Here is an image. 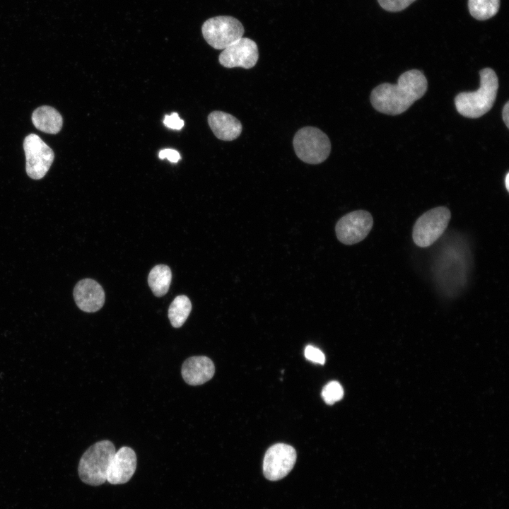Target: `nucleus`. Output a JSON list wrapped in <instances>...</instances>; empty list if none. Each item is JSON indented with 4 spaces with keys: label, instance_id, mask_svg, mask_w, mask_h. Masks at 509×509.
<instances>
[{
    "label": "nucleus",
    "instance_id": "f257e3e1",
    "mask_svg": "<svg viewBox=\"0 0 509 509\" xmlns=\"http://www.w3.org/2000/svg\"><path fill=\"white\" fill-rule=\"evenodd\" d=\"M428 82L419 70L411 69L402 74L397 83H382L370 94V103L377 111L389 115L403 113L426 93Z\"/></svg>",
    "mask_w": 509,
    "mask_h": 509
},
{
    "label": "nucleus",
    "instance_id": "f03ea898",
    "mask_svg": "<svg viewBox=\"0 0 509 509\" xmlns=\"http://www.w3.org/2000/svg\"><path fill=\"white\" fill-rule=\"evenodd\" d=\"M480 86L474 92H462L455 98L457 112L468 118H479L488 112L496 100L498 79L491 68L479 71Z\"/></svg>",
    "mask_w": 509,
    "mask_h": 509
},
{
    "label": "nucleus",
    "instance_id": "7ed1b4c3",
    "mask_svg": "<svg viewBox=\"0 0 509 509\" xmlns=\"http://www.w3.org/2000/svg\"><path fill=\"white\" fill-rule=\"evenodd\" d=\"M115 452L114 444L107 440L98 441L89 447L78 463V472L81 481L90 486L104 484Z\"/></svg>",
    "mask_w": 509,
    "mask_h": 509
},
{
    "label": "nucleus",
    "instance_id": "20e7f679",
    "mask_svg": "<svg viewBox=\"0 0 509 509\" xmlns=\"http://www.w3.org/2000/svg\"><path fill=\"white\" fill-rule=\"evenodd\" d=\"M293 143L298 158L309 164L322 163L331 151V143L327 134L313 127L299 129L294 136Z\"/></svg>",
    "mask_w": 509,
    "mask_h": 509
},
{
    "label": "nucleus",
    "instance_id": "39448f33",
    "mask_svg": "<svg viewBox=\"0 0 509 509\" xmlns=\"http://www.w3.org/2000/svg\"><path fill=\"white\" fill-rule=\"evenodd\" d=\"M450 218V211L445 206L427 211L414 225L412 238L414 243L420 247L433 245L446 230Z\"/></svg>",
    "mask_w": 509,
    "mask_h": 509
},
{
    "label": "nucleus",
    "instance_id": "423d86ee",
    "mask_svg": "<svg viewBox=\"0 0 509 509\" xmlns=\"http://www.w3.org/2000/svg\"><path fill=\"white\" fill-rule=\"evenodd\" d=\"M206 42L216 49H224L242 37L244 28L236 18L219 16L207 19L201 26Z\"/></svg>",
    "mask_w": 509,
    "mask_h": 509
},
{
    "label": "nucleus",
    "instance_id": "0eeeda50",
    "mask_svg": "<svg viewBox=\"0 0 509 509\" xmlns=\"http://www.w3.org/2000/svg\"><path fill=\"white\" fill-rule=\"evenodd\" d=\"M26 160V172L34 180L42 178L51 167L54 154L37 135H28L23 142Z\"/></svg>",
    "mask_w": 509,
    "mask_h": 509
},
{
    "label": "nucleus",
    "instance_id": "6e6552de",
    "mask_svg": "<svg viewBox=\"0 0 509 509\" xmlns=\"http://www.w3.org/2000/svg\"><path fill=\"white\" fill-rule=\"evenodd\" d=\"M373 226L372 215L365 210H357L342 216L337 223V239L343 244H356L366 238Z\"/></svg>",
    "mask_w": 509,
    "mask_h": 509
},
{
    "label": "nucleus",
    "instance_id": "1a4fd4ad",
    "mask_svg": "<svg viewBox=\"0 0 509 509\" xmlns=\"http://www.w3.org/2000/svg\"><path fill=\"white\" fill-rule=\"evenodd\" d=\"M296 450L285 443L271 445L266 452L263 460V473L271 481L285 477L293 469L296 461Z\"/></svg>",
    "mask_w": 509,
    "mask_h": 509
},
{
    "label": "nucleus",
    "instance_id": "9d476101",
    "mask_svg": "<svg viewBox=\"0 0 509 509\" xmlns=\"http://www.w3.org/2000/svg\"><path fill=\"white\" fill-rule=\"evenodd\" d=\"M258 58L256 42L247 37H241L221 52L218 61L226 68L242 67L247 69L256 65Z\"/></svg>",
    "mask_w": 509,
    "mask_h": 509
},
{
    "label": "nucleus",
    "instance_id": "9b49d317",
    "mask_svg": "<svg viewBox=\"0 0 509 509\" xmlns=\"http://www.w3.org/2000/svg\"><path fill=\"white\" fill-rule=\"evenodd\" d=\"M136 468V455L134 450L123 446L115 452L108 467L106 481L122 484L130 480Z\"/></svg>",
    "mask_w": 509,
    "mask_h": 509
},
{
    "label": "nucleus",
    "instance_id": "f8f14e48",
    "mask_svg": "<svg viewBox=\"0 0 509 509\" xmlns=\"http://www.w3.org/2000/svg\"><path fill=\"white\" fill-rule=\"evenodd\" d=\"M74 298L79 309L86 312H95L103 306L105 296L103 288L97 281L84 279L75 286Z\"/></svg>",
    "mask_w": 509,
    "mask_h": 509
},
{
    "label": "nucleus",
    "instance_id": "ddd939ff",
    "mask_svg": "<svg viewBox=\"0 0 509 509\" xmlns=\"http://www.w3.org/2000/svg\"><path fill=\"white\" fill-rule=\"evenodd\" d=\"M182 376L189 385H200L210 380L215 373L213 361L205 356L188 358L182 365Z\"/></svg>",
    "mask_w": 509,
    "mask_h": 509
},
{
    "label": "nucleus",
    "instance_id": "4468645a",
    "mask_svg": "<svg viewBox=\"0 0 509 509\" xmlns=\"http://www.w3.org/2000/svg\"><path fill=\"white\" fill-rule=\"evenodd\" d=\"M208 123L214 135L223 141L237 139L242 130V124L236 117L222 111L211 112Z\"/></svg>",
    "mask_w": 509,
    "mask_h": 509
},
{
    "label": "nucleus",
    "instance_id": "2eb2a0df",
    "mask_svg": "<svg viewBox=\"0 0 509 509\" xmlns=\"http://www.w3.org/2000/svg\"><path fill=\"white\" fill-rule=\"evenodd\" d=\"M32 121L37 129L52 134L58 133L63 124L59 112L49 106L37 107L33 113Z\"/></svg>",
    "mask_w": 509,
    "mask_h": 509
},
{
    "label": "nucleus",
    "instance_id": "dca6fc26",
    "mask_svg": "<svg viewBox=\"0 0 509 509\" xmlns=\"http://www.w3.org/2000/svg\"><path fill=\"white\" fill-rule=\"evenodd\" d=\"M171 279L170 267L165 264H158L150 271L148 283L153 293L157 297H161L168 293Z\"/></svg>",
    "mask_w": 509,
    "mask_h": 509
},
{
    "label": "nucleus",
    "instance_id": "f3484780",
    "mask_svg": "<svg viewBox=\"0 0 509 509\" xmlns=\"http://www.w3.org/2000/svg\"><path fill=\"white\" fill-rule=\"evenodd\" d=\"M192 310L189 298L181 295L177 296L168 308V318L172 327L179 328L185 322Z\"/></svg>",
    "mask_w": 509,
    "mask_h": 509
},
{
    "label": "nucleus",
    "instance_id": "a211bd4d",
    "mask_svg": "<svg viewBox=\"0 0 509 509\" xmlns=\"http://www.w3.org/2000/svg\"><path fill=\"white\" fill-rule=\"evenodd\" d=\"M499 6L500 0H468L470 14L479 21L494 16L498 11Z\"/></svg>",
    "mask_w": 509,
    "mask_h": 509
},
{
    "label": "nucleus",
    "instance_id": "6ab92c4d",
    "mask_svg": "<svg viewBox=\"0 0 509 509\" xmlns=\"http://www.w3.org/2000/svg\"><path fill=\"white\" fill-rule=\"evenodd\" d=\"M322 397L327 404L332 405L344 397V389L337 381L328 382L322 390Z\"/></svg>",
    "mask_w": 509,
    "mask_h": 509
},
{
    "label": "nucleus",
    "instance_id": "aec40b11",
    "mask_svg": "<svg viewBox=\"0 0 509 509\" xmlns=\"http://www.w3.org/2000/svg\"><path fill=\"white\" fill-rule=\"evenodd\" d=\"M415 1L416 0H378L382 8L392 12L404 10Z\"/></svg>",
    "mask_w": 509,
    "mask_h": 509
},
{
    "label": "nucleus",
    "instance_id": "412c9836",
    "mask_svg": "<svg viewBox=\"0 0 509 509\" xmlns=\"http://www.w3.org/2000/svg\"><path fill=\"white\" fill-rule=\"evenodd\" d=\"M304 353L307 360L321 365L324 364L325 356L318 348L308 345L305 347Z\"/></svg>",
    "mask_w": 509,
    "mask_h": 509
},
{
    "label": "nucleus",
    "instance_id": "4be33fe9",
    "mask_svg": "<svg viewBox=\"0 0 509 509\" xmlns=\"http://www.w3.org/2000/svg\"><path fill=\"white\" fill-rule=\"evenodd\" d=\"M163 123L165 127L176 130L181 129L184 126V121L179 117L177 112L165 115Z\"/></svg>",
    "mask_w": 509,
    "mask_h": 509
},
{
    "label": "nucleus",
    "instance_id": "5701e85b",
    "mask_svg": "<svg viewBox=\"0 0 509 509\" xmlns=\"http://www.w3.org/2000/svg\"><path fill=\"white\" fill-rule=\"evenodd\" d=\"M158 156L160 159L167 158L172 163H177L180 159V153L177 151L170 148H166L160 151L158 153Z\"/></svg>",
    "mask_w": 509,
    "mask_h": 509
},
{
    "label": "nucleus",
    "instance_id": "b1692460",
    "mask_svg": "<svg viewBox=\"0 0 509 509\" xmlns=\"http://www.w3.org/2000/svg\"><path fill=\"white\" fill-rule=\"evenodd\" d=\"M502 117L506 127H509V102H506L502 110Z\"/></svg>",
    "mask_w": 509,
    "mask_h": 509
},
{
    "label": "nucleus",
    "instance_id": "393cba45",
    "mask_svg": "<svg viewBox=\"0 0 509 509\" xmlns=\"http://www.w3.org/2000/svg\"><path fill=\"white\" fill-rule=\"evenodd\" d=\"M509 173L508 172L505 177V186L508 191H509Z\"/></svg>",
    "mask_w": 509,
    "mask_h": 509
}]
</instances>
